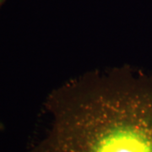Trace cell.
Wrapping results in <instances>:
<instances>
[{"mask_svg":"<svg viewBox=\"0 0 152 152\" xmlns=\"http://www.w3.org/2000/svg\"><path fill=\"white\" fill-rule=\"evenodd\" d=\"M37 152H152V80L123 71L71 83Z\"/></svg>","mask_w":152,"mask_h":152,"instance_id":"6da1fadb","label":"cell"}]
</instances>
